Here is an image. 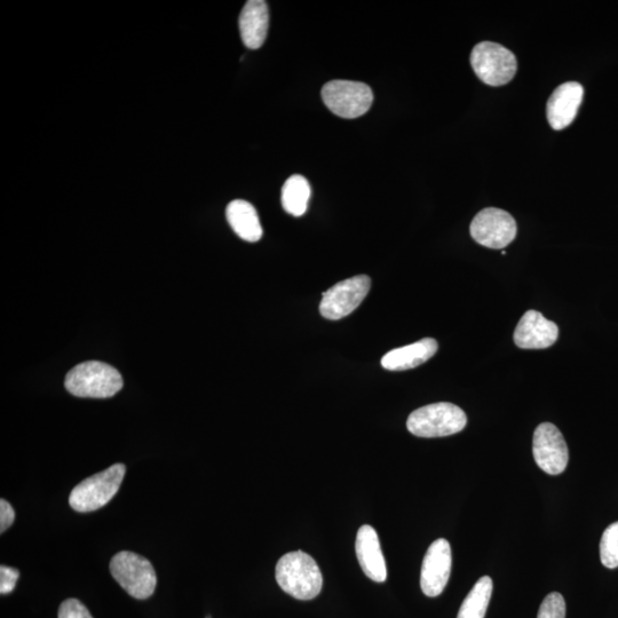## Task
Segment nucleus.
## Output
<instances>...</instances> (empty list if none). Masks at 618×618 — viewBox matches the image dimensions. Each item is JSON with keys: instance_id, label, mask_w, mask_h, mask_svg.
Here are the masks:
<instances>
[{"instance_id": "nucleus-24", "label": "nucleus", "mask_w": 618, "mask_h": 618, "mask_svg": "<svg viewBox=\"0 0 618 618\" xmlns=\"http://www.w3.org/2000/svg\"><path fill=\"white\" fill-rule=\"evenodd\" d=\"M15 520V511L11 504L5 499L0 501V533L4 534Z\"/></svg>"}, {"instance_id": "nucleus-14", "label": "nucleus", "mask_w": 618, "mask_h": 618, "mask_svg": "<svg viewBox=\"0 0 618 618\" xmlns=\"http://www.w3.org/2000/svg\"><path fill=\"white\" fill-rule=\"evenodd\" d=\"M355 551L363 573L376 583H384L387 578L386 562L374 528L366 525L359 529Z\"/></svg>"}, {"instance_id": "nucleus-22", "label": "nucleus", "mask_w": 618, "mask_h": 618, "mask_svg": "<svg viewBox=\"0 0 618 618\" xmlns=\"http://www.w3.org/2000/svg\"><path fill=\"white\" fill-rule=\"evenodd\" d=\"M59 618H93L81 601L68 599L63 601L59 608Z\"/></svg>"}, {"instance_id": "nucleus-9", "label": "nucleus", "mask_w": 618, "mask_h": 618, "mask_svg": "<svg viewBox=\"0 0 618 618\" xmlns=\"http://www.w3.org/2000/svg\"><path fill=\"white\" fill-rule=\"evenodd\" d=\"M517 223L509 212L488 208L472 221L470 232L473 240L489 249H503L517 236Z\"/></svg>"}, {"instance_id": "nucleus-21", "label": "nucleus", "mask_w": 618, "mask_h": 618, "mask_svg": "<svg viewBox=\"0 0 618 618\" xmlns=\"http://www.w3.org/2000/svg\"><path fill=\"white\" fill-rule=\"evenodd\" d=\"M537 618H566V602L558 592H552L546 596Z\"/></svg>"}, {"instance_id": "nucleus-16", "label": "nucleus", "mask_w": 618, "mask_h": 618, "mask_svg": "<svg viewBox=\"0 0 618 618\" xmlns=\"http://www.w3.org/2000/svg\"><path fill=\"white\" fill-rule=\"evenodd\" d=\"M439 350L437 340L424 338L419 342L407 345L385 354L382 366L390 371L415 369L429 361Z\"/></svg>"}, {"instance_id": "nucleus-3", "label": "nucleus", "mask_w": 618, "mask_h": 618, "mask_svg": "<svg viewBox=\"0 0 618 618\" xmlns=\"http://www.w3.org/2000/svg\"><path fill=\"white\" fill-rule=\"evenodd\" d=\"M466 424L467 417L461 408L453 403L439 402L412 412L407 429L419 438H443L462 432Z\"/></svg>"}, {"instance_id": "nucleus-10", "label": "nucleus", "mask_w": 618, "mask_h": 618, "mask_svg": "<svg viewBox=\"0 0 618 618\" xmlns=\"http://www.w3.org/2000/svg\"><path fill=\"white\" fill-rule=\"evenodd\" d=\"M533 455L540 469L550 475L565 472L569 453L564 435L556 425L543 423L537 426L533 440Z\"/></svg>"}, {"instance_id": "nucleus-23", "label": "nucleus", "mask_w": 618, "mask_h": 618, "mask_svg": "<svg viewBox=\"0 0 618 618\" xmlns=\"http://www.w3.org/2000/svg\"><path fill=\"white\" fill-rule=\"evenodd\" d=\"M19 570L7 566L0 567V593L9 594L14 591L19 580Z\"/></svg>"}, {"instance_id": "nucleus-18", "label": "nucleus", "mask_w": 618, "mask_h": 618, "mask_svg": "<svg viewBox=\"0 0 618 618\" xmlns=\"http://www.w3.org/2000/svg\"><path fill=\"white\" fill-rule=\"evenodd\" d=\"M311 185L303 176H292L282 188V206L285 212L293 217L304 216L309 198H311Z\"/></svg>"}, {"instance_id": "nucleus-13", "label": "nucleus", "mask_w": 618, "mask_h": 618, "mask_svg": "<svg viewBox=\"0 0 618 618\" xmlns=\"http://www.w3.org/2000/svg\"><path fill=\"white\" fill-rule=\"evenodd\" d=\"M583 97V86L576 82L562 84L554 90L546 108L552 129L564 130L574 122Z\"/></svg>"}, {"instance_id": "nucleus-17", "label": "nucleus", "mask_w": 618, "mask_h": 618, "mask_svg": "<svg viewBox=\"0 0 618 618\" xmlns=\"http://www.w3.org/2000/svg\"><path fill=\"white\" fill-rule=\"evenodd\" d=\"M226 217L233 231L242 240L256 243L263 237V227H261L258 212L255 206L247 201L235 200L229 203L226 210Z\"/></svg>"}, {"instance_id": "nucleus-1", "label": "nucleus", "mask_w": 618, "mask_h": 618, "mask_svg": "<svg viewBox=\"0 0 618 618\" xmlns=\"http://www.w3.org/2000/svg\"><path fill=\"white\" fill-rule=\"evenodd\" d=\"M275 575L280 588L298 600H312L322 591L320 567L303 551L285 554L277 562Z\"/></svg>"}, {"instance_id": "nucleus-6", "label": "nucleus", "mask_w": 618, "mask_h": 618, "mask_svg": "<svg viewBox=\"0 0 618 618\" xmlns=\"http://www.w3.org/2000/svg\"><path fill=\"white\" fill-rule=\"evenodd\" d=\"M321 94L330 112L346 120L367 114L374 102V93L367 84L342 79L324 85Z\"/></svg>"}, {"instance_id": "nucleus-19", "label": "nucleus", "mask_w": 618, "mask_h": 618, "mask_svg": "<svg viewBox=\"0 0 618 618\" xmlns=\"http://www.w3.org/2000/svg\"><path fill=\"white\" fill-rule=\"evenodd\" d=\"M493 589V580L489 576L481 577L467 594L457 618H485Z\"/></svg>"}, {"instance_id": "nucleus-12", "label": "nucleus", "mask_w": 618, "mask_h": 618, "mask_svg": "<svg viewBox=\"0 0 618 618\" xmlns=\"http://www.w3.org/2000/svg\"><path fill=\"white\" fill-rule=\"evenodd\" d=\"M559 328L537 311H528L514 331V343L524 350H544L556 344Z\"/></svg>"}, {"instance_id": "nucleus-15", "label": "nucleus", "mask_w": 618, "mask_h": 618, "mask_svg": "<svg viewBox=\"0 0 618 618\" xmlns=\"http://www.w3.org/2000/svg\"><path fill=\"white\" fill-rule=\"evenodd\" d=\"M269 11L264 0H249L240 15V31L243 44L250 50L264 45L268 33Z\"/></svg>"}, {"instance_id": "nucleus-5", "label": "nucleus", "mask_w": 618, "mask_h": 618, "mask_svg": "<svg viewBox=\"0 0 618 618\" xmlns=\"http://www.w3.org/2000/svg\"><path fill=\"white\" fill-rule=\"evenodd\" d=\"M110 573L114 580L131 597L145 600L153 596L157 577L150 561L137 553L122 551L110 561Z\"/></svg>"}, {"instance_id": "nucleus-2", "label": "nucleus", "mask_w": 618, "mask_h": 618, "mask_svg": "<svg viewBox=\"0 0 618 618\" xmlns=\"http://www.w3.org/2000/svg\"><path fill=\"white\" fill-rule=\"evenodd\" d=\"M67 391L78 398H112L123 388V378L114 367L99 361L78 364L68 372Z\"/></svg>"}, {"instance_id": "nucleus-11", "label": "nucleus", "mask_w": 618, "mask_h": 618, "mask_svg": "<svg viewBox=\"0 0 618 618\" xmlns=\"http://www.w3.org/2000/svg\"><path fill=\"white\" fill-rule=\"evenodd\" d=\"M453 565L451 546L445 538L433 542L425 554L421 573V586L425 596L439 597L449 581Z\"/></svg>"}, {"instance_id": "nucleus-20", "label": "nucleus", "mask_w": 618, "mask_h": 618, "mask_svg": "<svg viewBox=\"0 0 618 618\" xmlns=\"http://www.w3.org/2000/svg\"><path fill=\"white\" fill-rule=\"evenodd\" d=\"M601 564L606 568L618 567V521L610 525L602 534L600 542Z\"/></svg>"}, {"instance_id": "nucleus-7", "label": "nucleus", "mask_w": 618, "mask_h": 618, "mask_svg": "<svg viewBox=\"0 0 618 618\" xmlns=\"http://www.w3.org/2000/svg\"><path fill=\"white\" fill-rule=\"evenodd\" d=\"M471 65L481 81L490 86L511 82L518 68L515 55L493 42H482L474 47Z\"/></svg>"}, {"instance_id": "nucleus-25", "label": "nucleus", "mask_w": 618, "mask_h": 618, "mask_svg": "<svg viewBox=\"0 0 618 618\" xmlns=\"http://www.w3.org/2000/svg\"><path fill=\"white\" fill-rule=\"evenodd\" d=\"M208 618H211V617H208Z\"/></svg>"}, {"instance_id": "nucleus-4", "label": "nucleus", "mask_w": 618, "mask_h": 618, "mask_svg": "<svg viewBox=\"0 0 618 618\" xmlns=\"http://www.w3.org/2000/svg\"><path fill=\"white\" fill-rule=\"evenodd\" d=\"M126 467L115 464L85 479L71 491L69 504L77 512L86 513L107 505L120 490Z\"/></svg>"}, {"instance_id": "nucleus-8", "label": "nucleus", "mask_w": 618, "mask_h": 618, "mask_svg": "<svg viewBox=\"0 0 618 618\" xmlns=\"http://www.w3.org/2000/svg\"><path fill=\"white\" fill-rule=\"evenodd\" d=\"M371 288L367 275L351 277L322 293L320 313L324 319L337 321L346 318L358 308Z\"/></svg>"}]
</instances>
